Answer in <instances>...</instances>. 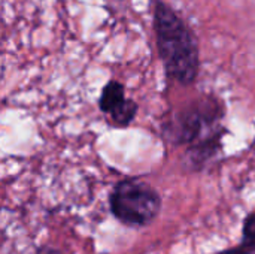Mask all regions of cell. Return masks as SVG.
<instances>
[{"label": "cell", "mask_w": 255, "mask_h": 254, "mask_svg": "<svg viewBox=\"0 0 255 254\" xmlns=\"http://www.w3.org/2000/svg\"><path fill=\"white\" fill-rule=\"evenodd\" d=\"M154 31L166 75L181 85L193 84L200 69L197 39L187 22L161 0L154 1Z\"/></svg>", "instance_id": "obj_1"}, {"label": "cell", "mask_w": 255, "mask_h": 254, "mask_svg": "<svg viewBox=\"0 0 255 254\" xmlns=\"http://www.w3.org/2000/svg\"><path fill=\"white\" fill-rule=\"evenodd\" d=\"M223 115L224 109L215 97L200 99L181 108L164 123V138L172 144L191 145L221 130L218 121Z\"/></svg>", "instance_id": "obj_2"}, {"label": "cell", "mask_w": 255, "mask_h": 254, "mask_svg": "<svg viewBox=\"0 0 255 254\" xmlns=\"http://www.w3.org/2000/svg\"><path fill=\"white\" fill-rule=\"evenodd\" d=\"M112 214L124 225L142 228L149 225L161 210V198L149 184L139 180L120 181L111 196Z\"/></svg>", "instance_id": "obj_3"}, {"label": "cell", "mask_w": 255, "mask_h": 254, "mask_svg": "<svg viewBox=\"0 0 255 254\" xmlns=\"http://www.w3.org/2000/svg\"><path fill=\"white\" fill-rule=\"evenodd\" d=\"M99 108L103 114H108L118 127L128 126L137 114V103L126 97L124 85L115 79L103 87L99 97Z\"/></svg>", "instance_id": "obj_4"}, {"label": "cell", "mask_w": 255, "mask_h": 254, "mask_svg": "<svg viewBox=\"0 0 255 254\" xmlns=\"http://www.w3.org/2000/svg\"><path fill=\"white\" fill-rule=\"evenodd\" d=\"M226 135V129L212 133L211 136L197 141L191 145H188V150L185 153V163L193 171H200L205 168L223 148V138Z\"/></svg>", "instance_id": "obj_5"}, {"label": "cell", "mask_w": 255, "mask_h": 254, "mask_svg": "<svg viewBox=\"0 0 255 254\" xmlns=\"http://www.w3.org/2000/svg\"><path fill=\"white\" fill-rule=\"evenodd\" d=\"M226 254H255V213L245 219L242 246Z\"/></svg>", "instance_id": "obj_6"}, {"label": "cell", "mask_w": 255, "mask_h": 254, "mask_svg": "<svg viewBox=\"0 0 255 254\" xmlns=\"http://www.w3.org/2000/svg\"><path fill=\"white\" fill-rule=\"evenodd\" d=\"M36 254H61L60 252H57V250H54V249H42V250H39Z\"/></svg>", "instance_id": "obj_7"}]
</instances>
